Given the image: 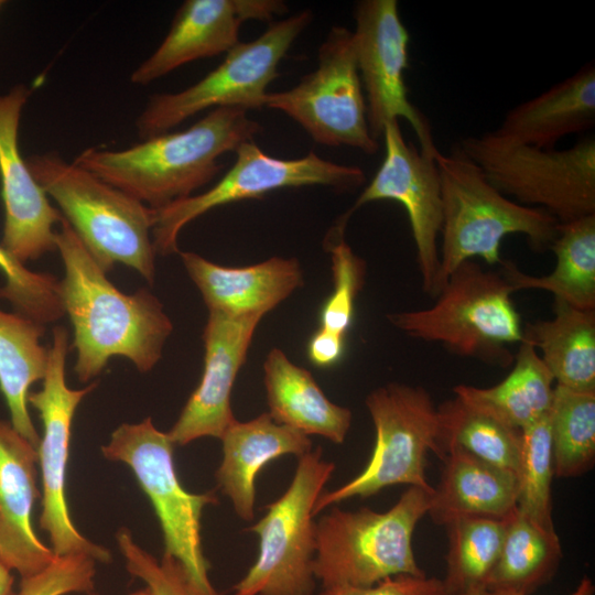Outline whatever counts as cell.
I'll use <instances>...</instances> for the list:
<instances>
[{
	"label": "cell",
	"mask_w": 595,
	"mask_h": 595,
	"mask_svg": "<svg viewBox=\"0 0 595 595\" xmlns=\"http://www.w3.org/2000/svg\"><path fill=\"white\" fill-rule=\"evenodd\" d=\"M55 244L64 267L61 293L73 326L77 379L88 382L116 356L141 372L153 369L173 332L160 300L147 289L127 294L115 286L63 216Z\"/></svg>",
	"instance_id": "1"
},
{
	"label": "cell",
	"mask_w": 595,
	"mask_h": 595,
	"mask_svg": "<svg viewBox=\"0 0 595 595\" xmlns=\"http://www.w3.org/2000/svg\"><path fill=\"white\" fill-rule=\"evenodd\" d=\"M261 129L244 109L215 108L185 130L122 150L90 147L73 162L156 210L215 178L223 167L218 158L253 140Z\"/></svg>",
	"instance_id": "2"
},
{
	"label": "cell",
	"mask_w": 595,
	"mask_h": 595,
	"mask_svg": "<svg viewBox=\"0 0 595 595\" xmlns=\"http://www.w3.org/2000/svg\"><path fill=\"white\" fill-rule=\"evenodd\" d=\"M25 160L36 182L106 273L122 263L150 284L154 282L155 209L65 161L57 152L32 154Z\"/></svg>",
	"instance_id": "3"
},
{
	"label": "cell",
	"mask_w": 595,
	"mask_h": 595,
	"mask_svg": "<svg viewBox=\"0 0 595 595\" xmlns=\"http://www.w3.org/2000/svg\"><path fill=\"white\" fill-rule=\"evenodd\" d=\"M434 159L442 196V289L467 260L478 257L490 266L500 264V244L509 235H523L536 251L551 247L559 226L553 216L501 194L457 147L448 154L439 151Z\"/></svg>",
	"instance_id": "4"
},
{
	"label": "cell",
	"mask_w": 595,
	"mask_h": 595,
	"mask_svg": "<svg viewBox=\"0 0 595 595\" xmlns=\"http://www.w3.org/2000/svg\"><path fill=\"white\" fill-rule=\"evenodd\" d=\"M433 490L409 486L383 512L333 507L316 521L313 573L323 588L370 586L399 574L425 575L412 539Z\"/></svg>",
	"instance_id": "5"
},
{
	"label": "cell",
	"mask_w": 595,
	"mask_h": 595,
	"mask_svg": "<svg viewBox=\"0 0 595 595\" xmlns=\"http://www.w3.org/2000/svg\"><path fill=\"white\" fill-rule=\"evenodd\" d=\"M512 293L500 271L467 260L450 274L433 306L389 314L388 320L407 335L456 355L507 366L513 360L509 346L523 339Z\"/></svg>",
	"instance_id": "6"
},
{
	"label": "cell",
	"mask_w": 595,
	"mask_h": 595,
	"mask_svg": "<svg viewBox=\"0 0 595 595\" xmlns=\"http://www.w3.org/2000/svg\"><path fill=\"white\" fill-rule=\"evenodd\" d=\"M457 149L501 194L540 208L559 224L595 215V139L571 148H538L494 131L469 136Z\"/></svg>",
	"instance_id": "7"
},
{
	"label": "cell",
	"mask_w": 595,
	"mask_h": 595,
	"mask_svg": "<svg viewBox=\"0 0 595 595\" xmlns=\"http://www.w3.org/2000/svg\"><path fill=\"white\" fill-rule=\"evenodd\" d=\"M174 443L151 418L139 423H122L100 451L105 458L121 462L133 472L159 520L164 552L183 566L197 595H219L208 572L209 562L202 544V515L217 505L214 490L187 491L178 480L174 464Z\"/></svg>",
	"instance_id": "8"
},
{
	"label": "cell",
	"mask_w": 595,
	"mask_h": 595,
	"mask_svg": "<svg viewBox=\"0 0 595 595\" xmlns=\"http://www.w3.org/2000/svg\"><path fill=\"white\" fill-rule=\"evenodd\" d=\"M334 469L321 446L299 457L286 490L246 529L259 538L258 556L234 586V595H313L314 506Z\"/></svg>",
	"instance_id": "9"
},
{
	"label": "cell",
	"mask_w": 595,
	"mask_h": 595,
	"mask_svg": "<svg viewBox=\"0 0 595 595\" xmlns=\"http://www.w3.org/2000/svg\"><path fill=\"white\" fill-rule=\"evenodd\" d=\"M311 21L309 10L274 21L256 40L239 42L197 83L177 93L152 95L136 120L140 139L166 133L206 109L263 108L267 88L280 75V62Z\"/></svg>",
	"instance_id": "10"
},
{
	"label": "cell",
	"mask_w": 595,
	"mask_h": 595,
	"mask_svg": "<svg viewBox=\"0 0 595 595\" xmlns=\"http://www.w3.org/2000/svg\"><path fill=\"white\" fill-rule=\"evenodd\" d=\"M365 404L375 444L365 468L334 490H324L314 516L353 497L367 498L394 485L433 490L426 479L429 452L437 455V407L420 386L391 382L368 393Z\"/></svg>",
	"instance_id": "11"
},
{
	"label": "cell",
	"mask_w": 595,
	"mask_h": 595,
	"mask_svg": "<svg viewBox=\"0 0 595 595\" xmlns=\"http://www.w3.org/2000/svg\"><path fill=\"white\" fill-rule=\"evenodd\" d=\"M264 107L284 112L317 143L369 155L379 148L369 131L353 31L347 28L333 26L318 48L315 71L288 90L268 93Z\"/></svg>",
	"instance_id": "12"
},
{
	"label": "cell",
	"mask_w": 595,
	"mask_h": 595,
	"mask_svg": "<svg viewBox=\"0 0 595 595\" xmlns=\"http://www.w3.org/2000/svg\"><path fill=\"white\" fill-rule=\"evenodd\" d=\"M234 165L208 191L155 210L152 242L156 255L180 252L177 237L191 221L210 209L290 187L322 185L338 191L360 186L366 177L355 165L338 164L311 152L299 159H278L253 140L238 147Z\"/></svg>",
	"instance_id": "13"
},
{
	"label": "cell",
	"mask_w": 595,
	"mask_h": 595,
	"mask_svg": "<svg viewBox=\"0 0 595 595\" xmlns=\"http://www.w3.org/2000/svg\"><path fill=\"white\" fill-rule=\"evenodd\" d=\"M68 349V332L63 326H55L42 389L31 391L28 397V404L37 411L43 424L36 450L42 477L40 527L48 534L55 555L84 554L107 564L111 561V553L77 530L66 497L73 419L82 400L97 387V381L82 389L67 386L65 367Z\"/></svg>",
	"instance_id": "14"
},
{
	"label": "cell",
	"mask_w": 595,
	"mask_h": 595,
	"mask_svg": "<svg viewBox=\"0 0 595 595\" xmlns=\"http://www.w3.org/2000/svg\"><path fill=\"white\" fill-rule=\"evenodd\" d=\"M353 31L358 72L367 106L371 137L378 141L385 126L405 119L420 151L439 152L428 118L410 101L404 80L409 61V32L397 0H363L354 9Z\"/></svg>",
	"instance_id": "15"
},
{
	"label": "cell",
	"mask_w": 595,
	"mask_h": 595,
	"mask_svg": "<svg viewBox=\"0 0 595 595\" xmlns=\"http://www.w3.org/2000/svg\"><path fill=\"white\" fill-rule=\"evenodd\" d=\"M382 137V163L343 218L348 219L356 209L375 201L401 204L410 223L422 290L436 298L442 290L437 245L442 228V196L435 156L425 155L407 142L399 121L387 123Z\"/></svg>",
	"instance_id": "16"
},
{
	"label": "cell",
	"mask_w": 595,
	"mask_h": 595,
	"mask_svg": "<svg viewBox=\"0 0 595 595\" xmlns=\"http://www.w3.org/2000/svg\"><path fill=\"white\" fill-rule=\"evenodd\" d=\"M30 95L24 84L0 93V194L4 210L0 244L24 264L56 250L53 227L62 219L20 152V119Z\"/></svg>",
	"instance_id": "17"
},
{
	"label": "cell",
	"mask_w": 595,
	"mask_h": 595,
	"mask_svg": "<svg viewBox=\"0 0 595 595\" xmlns=\"http://www.w3.org/2000/svg\"><path fill=\"white\" fill-rule=\"evenodd\" d=\"M262 317L208 311L202 336L204 369L201 381L167 432L175 445H187L207 436L220 440L237 420L231 410V390Z\"/></svg>",
	"instance_id": "18"
},
{
	"label": "cell",
	"mask_w": 595,
	"mask_h": 595,
	"mask_svg": "<svg viewBox=\"0 0 595 595\" xmlns=\"http://www.w3.org/2000/svg\"><path fill=\"white\" fill-rule=\"evenodd\" d=\"M279 0H186L156 47L130 75L145 86L196 60L228 53L239 43V30L248 20L272 21L286 11Z\"/></svg>",
	"instance_id": "19"
},
{
	"label": "cell",
	"mask_w": 595,
	"mask_h": 595,
	"mask_svg": "<svg viewBox=\"0 0 595 595\" xmlns=\"http://www.w3.org/2000/svg\"><path fill=\"white\" fill-rule=\"evenodd\" d=\"M36 463V448L10 422L0 420V562L21 578L42 572L56 556L32 522L41 497Z\"/></svg>",
	"instance_id": "20"
},
{
	"label": "cell",
	"mask_w": 595,
	"mask_h": 595,
	"mask_svg": "<svg viewBox=\"0 0 595 595\" xmlns=\"http://www.w3.org/2000/svg\"><path fill=\"white\" fill-rule=\"evenodd\" d=\"M178 253L208 311L264 316L304 283L296 258L272 257L246 267H226L192 251Z\"/></svg>",
	"instance_id": "21"
},
{
	"label": "cell",
	"mask_w": 595,
	"mask_h": 595,
	"mask_svg": "<svg viewBox=\"0 0 595 595\" xmlns=\"http://www.w3.org/2000/svg\"><path fill=\"white\" fill-rule=\"evenodd\" d=\"M223 459L215 473L217 487L229 498L235 513L245 521L255 518L256 478L270 462L298 458L312 451L310 437L277 423L268 412L246 422L236 420L220 437Z\"/></svg>",
	"instance_id": "22"
},
{
	"label": "cell",
	"mask_w": 595,
	"mask_h": 595,
	"mask_svg": "<svg viewBox=\"0 0 595 595\" xmlns=\"http://www.w3.org/2000/svg\"><path fill=\"white\" fill-rule=\"evenodd\" d=\"M595 126V66L587 63L548 90L510 109L494 131L538 148Z\"/></svg>",
	"instance_id": "23"
},
{
	"label": "cell",
	"mask_w": 595,
	"mask_h": 595,
	"mask_svg": "<svg viewBox=\"0 0 595 595\" xmlns=\"http://www.w3.org/2000/svg\"><path fill=\"white\" fill-rule=\"evenodd\" d=\"M428 515L440 526L463 517L506 519L517 506V474L451 450L442 457Z\"/></svg>",
	"instance_id": "24"
},
{
	"label": "cell",
	"mask_w": 595,
	"mask_h": 595,
	"mask_svg": "<svg viewBox=\"0 0 595 595\" xmlns=\"http://www.w3.org/2000/svg\"><path fill=\"white\" fill-rule=\"evenodd\" d=\"M263 383L269 415L279 424L305 435H320L344 443L353 413L332 402L313 375L295 365L280 348H272L263 361Z\"/></svg>",
	"instance_id": "25"
},
{
	"label": "cell",
	"mask_w": 595,
	"mask_h": 595,
	"mask_svg": "<svg viewBox=\"0 0 595 595\" xmlns=\"http://www.w3.org/2000/svg\"><path fill=\"white\" fill-rule=\"evenodd\" d=\"M508 376L497 385L478 388L457 385L455 397L470 408L522 431L549 414L554 379L532 344L522 339Z\"/></svg>",
	"instance_id": "26"
},
{
	"label": "cell",
	"mask_w": 595,
	"mask_h": 595,
	"mask_svg": "<svg viewBox=\"0 0 595 595\" xmlns=\"http://www.w3.org/2000/svg\"><path fill=\"white\" fill-rule=\"evenodd\" d=\"M550 249L556 263L543 277L527 274L510 260L499 264L500 272L518 290H543L572 307L595 310V215L559 224Z\"/></svg>",
	"instance_id": "27"
},
{
	"label": "cell",
	"mask_w": 595,
	"mask_h": 595,
	"mask_svg": "<svg viewBox=\"0 0 595 595\" xmlns=\"http://www.w3.org/2000/svg\"><path fill=\"white\" fill-rule=\"evenodd\" d=\"M523 339L540 349L555 385L595 391V310H578L554 299V316L527 323Z\"/></svg>",
	"instance_id": "28"
},
{
	"label": "cell",
	"mask_w": 595,
	"mask_h": 595,
	"mask_svg": "<svg viewBox=\"0 0 595 595\" xmlns=\"http://www.w3.org/2000/svg\"><path fill=\"white\" fill-rule=\"evenodd\" d=\"M44 332V325L0 309V392L11 425L36 450L41 436L31 419L28 397L32 385L46 372L48 348L41 343Z\"/></svg>",
	"instance_id": "29"
},
{
	"label": "cell",
	"mask_w": 595,
	"mask_h": 595,
	"mask_svg": "<svg viewBox=\"0 0 595 595\" xmlns=\"http://www.w3.org/2000/svg\"><path fill=\"white\" fill-rule=\"evenodd\" d=\"M562 556L555 530L542 528L516 508L507 518L502 545L487 591L531 595L553 578Z\"/></svg>",
	"instance_id": "30"
},
{
	"label": "cell",
	"mask_w": 595,
	"mask_h": 595,
	"mask_svg": "<svg viewBox=\"0 0 595 595\" xmlns=\"http://www.w3.org/2000/svg\"><path fill=\"white\" fill-rule=\"evenodd\" d=\"M437 457L463 451L517 474L521 431L477 411L454 396L437 407Z\"/></svg>",
	"instance_id": "31"
},
{
	"label": "cell",
	"mask_w": 595,
	"mask_h": 595,
	"mask_svg": "<svg viewBox=\"0 0 595 595\" xmlns=\"http://www.w3.org/2000/svg\"><path fill=\"white\" fill-rule=\"evenodd\" d=\"M508 518V517H507ZM506 519L463 517L447 522V595H482L502 545Z\"/></svg>",
	"instance_id": "32"
},
{
	"label": "cell",
	"mask_w": 595,
	"mask_h": 595,
	"mask_svg": "<svg viewBox=\"0 0 595 595\" xmlns=\"http://www.w3.org/2000/svg\"><path fill=\"white\" fill-rule=\"evenodd\" d=\"M554 476L580 477L595 463V391L555 385L549 411Z\"/></svg>",
	"instance_id": "33"
},
{
	"label": "cell",
	"mask_w": 595,
	"mask_h": 595,
	"mask_svg": "<svg viewBox=\"0 0 595 595\" xmlns=\"http://www.w3.org/2000/svg\"><path fill=\"white\" fill-rule=\"evenodd\" d=\"M554 477L549 414L521 431L516 508L537 524L555 530L551 485Z\"/></svg>",
	"instance_id": "34"
},
{
	"label": "cell",
	"mask_w": 595,
	"mask_h": 595,
	"mask_svg": "<svg viewBox=\"0 0 595 595\" xmlns=\"http://www.w3.org/2000/svg\"><path fill=\"white\" fill-rule=\"evenodd\" d=\"M346 223L347 220L340 218L325 239L326 250L331 257L333 291L320 315V328L344 337L353 323L355 302L363 289L366 274V262L345 240Z\"/></svg>",
	"instance_id": "35"
},
{
	"label": "cell",
	"mask_w": 595,
	"mask_h": 595,
	"mask_svg": "<svg viewBox=\"0 0 595 595\" xmlns=\"http://www.w3.org/2000/svg\"><path fill=\"white\" fill-rule=\"evenodd\" d=\"M0 272L4 279L0 299L9 302L14 312L44 326L65 315L61 281L51 273L28 269L1 244Z\"/></svg>",
	"instance_id": "36"
},
{
	"label": "cell",
	"mask_w": 595,
	"mask_h": 595,
	"mask_svg": "<svg viewBox=\"0 0 595 595\" xmlns=\"http://www.w3.org/2000/svg\"><path fill=\"white\" fill-rule=\"evenodd\" d=\"M128 573L142 580L152 595H197L183 566L173 556L155 559L133 540L127 528L116 534Z\"/></svg>",
	"instance_id": "37"
},
{
	"label": "cell",
	"mask_w": 595,
	"mask_h": 595,
	"mask_svg": "<svg viewBox=\"0 0 595 595\" xmlns=\"http://www.w3.org/2000/svg\"><path fill=\"white\" fill-rule=\"evenodd\" d=\"M96 561L84 554L55 556L42 572L21 578L18 595L90 594L95 588Z\"/></svg>",
	"instance_id": "38"
},
{
	"label": "cell",
	"mask_w": 595,
	"mask_h": 595,
	"mask_svg": "<svg viewBox=\"0 0 595 595\" xmlns=\"http://www.w3.org/2000/svg\"><path fill=\"white\" fill-rule=\"evenodd\" d=\"M320 595H447L443 580L426 575L399 574L370 586L323 588Z\"/></svg>",
	"instance_id": "39"
},
{
	"label": "cell",
	"mask_w": 595,
	"mask_h": 595,
	"mask_svg": "<svg viewBox=\"0 0 595 595\" xmlns=\"http://www.w3.org/2000/svg\"><path fill=\"white\" fill-rule=\"evenodd\" d=\"M344 350L345 337L323 328H318L307 344L309 359L320 368L336 365L342 359Z\"/></svg>",
	"instance_id": "40"
},
{
	"label": "cell",
	"mask_w": 595,
	"mask_h": 595,
	"mask_svg": "<svg viewBox=\"0 0 595 595\" xmlns=\"http://www.w3.org/2000/svg\"><path fill=\"white\" fill-rule=\"evenodd\" d=\"M595 594V587L593 582L584 576L576 588L569 595H594ZM482 595H522L513 592H507V591H486Z\"/></svg>",
	"instance_id": "41"
},
{
	"label": "cell",
	"mask_w": 595,
	"mask_h": 595,
	"mask_svg": "<svg viewBox=\"0 0 595 595\" xmlns=\"http://www.w3.org/2000/svg\"><path fill=\"white\" fill-rule=\"evenodd\" d=\"M9 570L0 562V595H18L14 591V576Z\"/></svg>",
	"instance_id": "42"
},
{
	"label": "cell",
	"mask_w": 595,
	"mask_h": 595,
	"mask_svg": "<svg viewBox=\"0 0 595 595\" xmlns=\"http://www.w3.org/2000/svg\"><path fill=\"white\" fill-rule=\"evenodd\" d=\"M130 595H152V594L148 588H143V589L136 591L131 593Z\"/></svg>",
	"instance_id": "43"
},
{
	"label": "cell",
	"mask_w": 595,
	"mask_h": 595,
	"mask_svg": "<svg viewBox=\"0 0 595 595\" xmlns=\"http://www.w3.org/2000/svg\"><path fill=\"white\" fill-rule=\"evenodd\" d=\"M88 595H99V594H97V593H95V592H91V593L88 594Z\"/></svg>",
	"instance_id": "44"
},
{
	"label": "cell",
	"mask_w": 595,
	"mask_h": 595,
	"mask_svg": "<svg viewBox=\"0 0 595 595\" xmlns=\"http://www.w3.org/2000/svg\"><path fill=\"white\" fill-rule=\"evenodd\" d=\"M2 6H3V1L0 0V9H1Z\"/></svg>",
	"instance_id": "45"
}]
</instances>
